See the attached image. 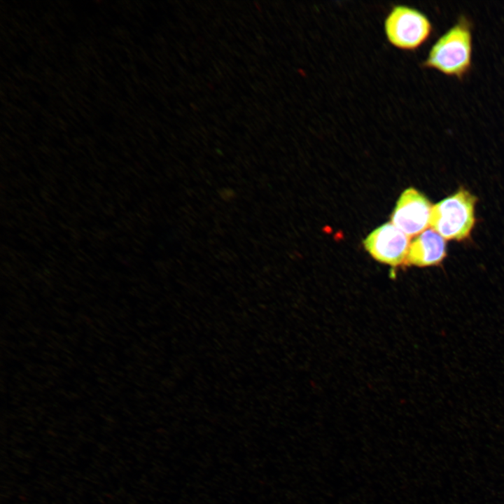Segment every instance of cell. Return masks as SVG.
Listing matches in <instances>:
<instances>
[{
    "label": "cell",
    "instance_id": "6",
    "mask_svg": "<svg viewBox=\"0 0 504 504\" xmlns=\"http://www.w3.org/2000/svg\"><path fill=\"white\" fill-rule=\"evenodd\" d=\"M433 229H427L410 243L406 262L419 267L439 265L447 255L446 241Z\"/></svg>",
    "mask_w": 504,
    "mask_h": 504
},
{
    "label": "cell",
    "instance_id": "5",
    "mask_svg": "<svg viewBox=\"0 0 504 504\" xmlns=\"http://www.w3.org/2000/svg\"><path fill=\"white\" fill-rule=\"evenodd\" d=\"M366 251L377 261L391 266L406 262L410 238L391 223L373 230L363 241Z\"/></svg>",
    "mask_w": 504,
    "mask_h": 504
},
{
    "label": "cell",
    "instance_id": "3",
    "mask_svg": "<svg viewBox=\"0 0 504 504\" xmlns=\"http://www.w3.org/2000/svg\"><path fill=\"white\" fill-rule=\"evenodd\" d=\"M433 25L422 11L407 5L393 6L384 20L387 41L394 48L414 51L430 38Z\"/></svg>",
    "mask_w": 504,
    "mask_h": 504
},
{
    "label": "cell",
    "instance_id": "2",
    "mask_svg": "<svg viewBox=\"0 0 504 504\" xmlns=\"http://www.w3.org/2000/svg\"><path fill=\"white\" fill-rule=\"evenodd\" d=\"M476 197L465 189L443 199L433 206L430 225L446 240L468 237L475 224Z\"/></svg>",
    "mask_w": 504,
    "mask_h": 504
},
{
    "label": "cell",
    "instance_id": "4",
    "mask_svg": "<svg viewBox=\"0 0 504 504\" xmlns=\"http://www.w3.org/2000/svg\"><path fill=\"white\" fill-rule=\"evenodd\" d=\"M432 204L414 188L400 195L391 215V223L409 237L417 236L430 225Z\"/></svg>",
    "mask_w": 504,
    "mask_h": 504
},
{
    "label": "cell",
    "instance_id": "1",
    "mask_svg": "<svg viewBox=\"0 0 504 504\" xmlns=\"http://www.w3.org/2000/svg\"><path fill=\"white\" fill-rule=\"evenodd\" d=\"M472 52L471 24L461 16L433 44L421 66L461 79L471 68Z\"/></svg>",
    "mask_w": 504,
    "mask_h": 504
}]
</instances>
